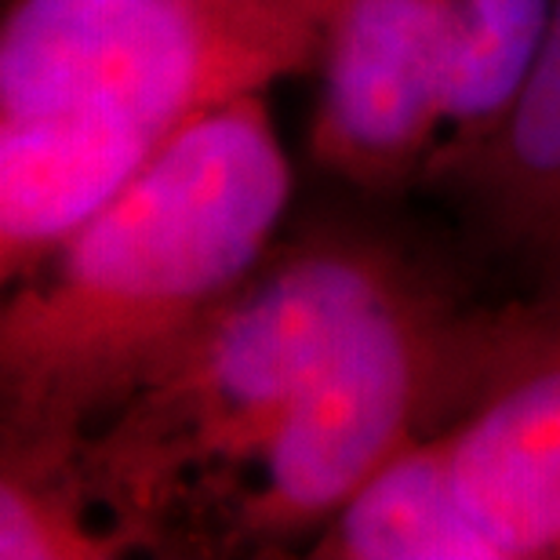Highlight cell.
I'll return each instance as SVG.
<instances>
[{"instance_id":"9c48e42d","label":"cell","mask_w":560,"mask_h":560,"mask_svg":"<svg viewBox=\"0 0 560 560\" xmlns=\"http://www.w3.org/2000/svg\"><path fill=\"white\" fill-rule=\"evenodd\" d=\"M310 560H491L436 433H419L368 477L306 546Z\"/></svg>"},{"instance_id":"52a82bcc","label":"cell","mask_w":560,"mask_h":560,"mask_svg":"<svg viewBox=\"0 0 560 560\" xmlns=\"http://www.w3.org/2000/svg\"><path fill=\"white\" fill-rule=\"evenodd\" d=\"M416 194L499 280V295L560 302V0L506 109L474 139L444 142Z\"/></svg>"},{"instance_id":"6da1fadb","label":"cell","mask_w":560,"mask_h":560,"mask_svg":"<svg viewBox=\"0 0 560 560\" xmlns=\"http://www.w3.org/2000/svg\"><path fill=\"white\" fill-rule=\"evenodd\" d=\"M295 172L266 92L200 114L0 302V458L62 463L248 280Z\"/></svg>"},{"instance_id":"8992f818","label":"cell","mask_w":560,"mask_h":560,"mask_svg":"<svg viewBox=\"0 0 560 560\" xmlns=\"http://www.w3.org/2000/svg\"><path fill=\"white\" fill-rule=\"evenodd\" d=\"M444 139L436 0H324L313 164L368 200L405 197Z\"/></svg>"},{"instance_id":"3957f363","label":"cell","mask_w":560,"mask_h":560,"mask_svg":"<svg viewBox=\"0 0 560 560\" xmlns=\"http://www.w3.org/2000/svg\"><path fill=\"white\" fill-rule=\"evenodd\" d=\"M480 302L430 270L368 310L233 480L200 553H306L378 466L444 419Z\"/></svg>"},{"instance_id":"277c9868","label":"cell","mask_w":560,"mask_h":560,"mask_svg":"<svg viewBox=\"0 0 560 560\" xmlns=\"http://www.w3.org/2000/svg\"><path fill=\"white\" fill-rule=\"evenodd\" d=\"M324 0H4L0 117L98 109L175 136L317 77Z\"/></svg>"},{"instance_id":"30bf717a","label":"cell","mask_w":560,"mask_h":560,"mask_svg":"<svg viewBox=\"0 0 560 560\" xmlns=\"http://www.w3.org/2000/svg\"><path fill=\"white\" fill-rule=\"evenodd\" d=\"M557 0H436L444 26L447 139L480 136L495 120L550 30Z\"/></svg>"},{"instance_id":"5b68a950","label":"cell","mask_w":560,"mask_h":560,"mask_svg":"<svg viewBox=\"0 0 560 560\" xmlns=\"http://www.w3.org/2000/svg\"><path fill=\"white\" fill-rule=\"evenodd\" d=\"M430 433L491 560H560V302L485 299Z\"/></svg>"},{"instance_id":"7a4b0ae2","label":"cell","mask_w":560,"mask_h":560,"mask_svg":"<svg viewBox=\"0 0 560 560\" xmlns=\"http://www.w3.org/2000/svg\"><path fill=\"white\" fill-rule=\"evenodd\" d=\"M430 273L372 222L280 233L244 284L84 436L81 469L136 550L200 553L233 480L368 310Z\"/></svg>"},{"instance_id":"ba28073f","label":"cell","mask_w":560,"mask_h":560,"mask_svg":"<svg viewBox=\"0 0 560 560\" xmlns=\"http://www.w3.org/2000/svg\"><path fill=\"white\" fill-rule=\"evenodd\" d=\"M172 136L98 109L0 117V284L37 273Z\"/></svg>"},{"instance_id":"8fae6325","label":"cell","mask_w":560,"mask_h":560,"mask_svg":"<svg viewBox=\"0 0 560 560\" xmlns=\"http://www.w3.org/2000/svg\"><path fill=\"white\" fill-rule=\"evenodd\" d=\"M136 553L88 485L81 458H0V560H109Z\"/></svg>"}]
</instances>
